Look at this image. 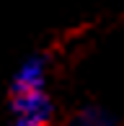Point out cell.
Segmentation results:
<instances>
[{
    "mask_svg": "<svg viewBox=\"0 0 124 126\" xmlns=\"http://www.w3.org/2000/svg\"><path fill=\"white\" fill-rule=\"evenodd\" d=\"M10 108L16 121L13 126H49L52 124V100L44 88L10 90Z\"/></svg>",
    "mask_w": 124,
    "mask_h": 126,
    "instance_id": "obj_1",
    "label": "cell"
},
{
    "mask_svg": "<svg viewBox=\"0 0 124 126\" xmlns=\"http://www.w3.org/2000/svg\"><path fill=\"white\" fill-rule=\"evenodd\" d=\"M47 80V70H44V59L41 57H31L18 67V72L13 75L10 90H31V88H44Z\"/></svg>",
    "mask_w": 124,
    "mask_h": 126,
    "instance_id": "obj_2",
    "label": "cell"
},
{
    "mask_svg": "<svg viewBox=\"0 0 124 126\" xmlns=\"http://www.w3.org/2000/svg\"><path fill=\"white\" fill-rule=\"evenodd\" d=\"M67 126H116L111 113L101 106H83L75 116L70 118Z\"/></svg>",
    "mask_w": 124,
    "mask_h": 126,
    "instance_id": "obj_3",
    "label": "cell"
}]
</instances>
